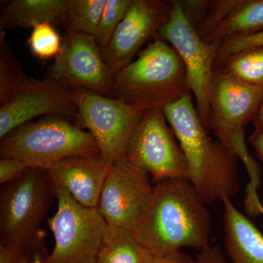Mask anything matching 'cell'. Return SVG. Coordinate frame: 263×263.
<instances>
[{"label": "cell", "mask_w": 263, "mask_h": 263, "mask_svg": "<svg viewBox=\"0 0 263 263\" xmlns=\"http://www.w3.org/2000/svg\"><path fill=\"white\" fill-rule=\"evenodd\" d=\"M212 218L207 204L188 179L157 183L146 210L132 230L155 257L184 247L207 248Z\"/></svg>", "instance_id": "obj_1"}, {"label": "cell", "mask_w": 263, "mask_h": 263, "mask_svg": "<svg viewBox=\"0 0 263 263\" xmlns=\"http://www.w3.org/2000/svg\"><path fill=\"white\" fill-rule=\"evenodd\" d=\"M26 44L34 57L45 61L55 59L60 54L63 38L57 32L54 25L44 23L32 28Z\"/></svg>", "instance_id": "obj_23"}, {"label": "cell", "mask_w": 263, "mask_h": 263, "mask_svg": "<svg viewBox=\"0 0 263 263\" xmlns=\"http://www.w3.org/2000/svg\"><path fill=\"white\" fill-rule=\"evenodd\" d=\"M252 146L256 151L257 157L263 162V129L254 128V130L249 138Z\"/></svg>", "instance_id": "obj_32"}, {"label": "cell", "mask_w": 263, "mask_h": 263, "mask_svg": "<svg viewBox=\"0 0 263 263\" xmlns=\"http://www.w3.org/2000/svg\"><path fill=\"white\" fill-rule=\"evenodd\" d=\"M106 0H68L65 24L67 32L95 37Z\"/></svg>", "instance_id": "obj_22"}, {"label": "cell", "mask_w": 263, "mask_h": 263, "mask_svg": "<svg viewBox=\"0 0 263 263\" xmlns=\"http://www.w3.org/2000/svg\"><path fill=\"white\" fill-rule=\"evenodd\" d=\"M215 67H220L242 82L263 89V46L235 53Z\"/></svg>", "instance_id": "obj_21"}, {"label": "cell", "mask_w": 263, "mask_h": 263, "mask_svg": "<svg viewBox=\"0 0 263 263\" xmlns=\"http://www.w3.org/2000/svg\"><path fill=\"white\" fill-rule=\"evenodd\" d=\"M190 91L186 71L171 45L155 38L114 75L113 98L143 109H161Z\"/></svg>", "instance_id": "obj_4"}, {"label": "cell", "mask_w": 263, "mask_h": 263, "mask_svg": "<svg viewBox=\"0 0 263 263\" xmlns=\"http://www.w3.org/2000/svg\"><path fill=\"white\" fill-rule=\"evenodd\" d=\"M148 176L125 157L110 164L97 209L108 226L136 227L153 194Z\"/></svg>", "instance_id": "obj_11"}, {"label": "cell", "mask_w": 263, "mask_h": 263, "mask_svg": "<svg viewBox=\"0 0 263 263\" xmlns=\"http://www.w3.org/2000/svg\"><path fill=\"white\" fill-rule=\"evenodd\" d=\"M252 122H253L254 128L263 129V97Z\"/></svg>", "instance_id": "obj_33"}, {"label": "cell", "mask_w": 263, "mask_h": 263, "mask_svg": "<svg viewBox=\"0 0 263 263\" xmlns=\"http://www.w3.org/2000/svg\"><path fill=\"white\" fill-rule=\"evenodd\" d=\"M224 246L232 263H263V235L231 198L224 197Z\"/></svg>", "instance_id": "obj_16"}, {"label": "cell", "mask_w": 263, "mask_h": 263, "mask_svg": "<svg viewBox=\"0 0 263 263\" xmlns=\"http://www.w3.org/2000/svg\"><path fill=\"white\" fill-rule=\"evenodd\" d=\"M196 263H228L221 249L218 247H211L202 249L197 256Z\"/></svg>", "instance_id": "obj_29"}, {"label": "cell", "mask_w": 263, "mask_h": 263, "mask_svg": "<svg viewBox=\"0 0 263 263\" xmlns=\"http://www.w3.org/2000/svg\"><path fill=\"white\" fill-rule=\"evenodd\" d=\"M169 126L163 110H145L126 150L125 158L151 175L157 183L188 179L186 157Z\"/></svg>", "instance_id": "obj_10"}, {"label": "cell", "mask_w": 263, "mask_h": 263, "mask_svg": "<svg viewBox=\"0 0 263 263\" xmlns=\"http://www.w3.org/2000/svg\"><path fill=\"white\" fill-rule=\"evenodd\" d=\"M54 184L48 171L29 167L16 181L3 185L0 193L1 245L32 247L43 240L40 227L53 197Z\"/></svg>", "instance_id": "obj_6"}, {"label": "cell", "mask_w": 263, "mask_h": 263, "mask_svg": "<svg viewBox=\"0 0 263 263\" xmlns=\"http://www.w3.org/2000/svg\"><path fill=\"white\" fill-rule=\"evenodd\" d=\"M26 75L6 40L0 31V105L10 101L19 90L33 80Z\"/></svg>", "instance_id": "obj_20"}, {"label": "cell", "mask_w": 263, "mask_h": 263, "mask_svg": "<svg viewBox=\"0 0 263 263\" xmlns=\"http://www.w3.org/2000/svg\"><path fill=\"white\" fill-rule=\"evenodd\" d=\"M156 38L171 45L182 60L189 88L196 100L197 114L209 131L211 84L221 43H207L202 39L185 15L179 1L171 2L169 20L161 27Z\"/></svg>", "instance_id": "obj_8"}, {"label": "cell", "mask_w": 263, "mask_h": 263, "mask_svg": "<svg viewBox=\"0 0 263 263\" xmlns=\"http://www.w3.org/2000/svg\"><path fill=\"white\" fill-rule=\"evenodd\" d=\"M263 46V30L249 35L228 38L221 43L216 55L215 66L224 59L249 48Z\"/></svg>", "instance_id": "obj_26"}, {"label": "cell", "mask_w": 263, "mask_h": 263, "mask_svg": "<svg viewBox=\"0 0 263 263\" xmlns=\"http://www.w3.org/2000/svg\"><path fill=\"white\" fill-rule=\"evenodd\" d=\"M77 125L95 138L100 156L109 164L125 157L128 143L144 110L120 99L74 89Z\"/></svg>", "instance_id": "obj_9"}, {"label": "cell", "mask_w": 263, "mask_h": 263, "mask_svg": "<svg viewBox=\"0 0 263 263\" xmlns=\"http://www.w3.org/2000/svg\"><path fill=\"white\" fill-rule=\"evenodd\" d=\"M29 247L15 245H0V263H24Z\"/></svg>", "instance_id": "obj_28"}, {"label": "cell", "mask_w": 263, "mask_h": 263, "mask_svg": "<svg viewBox=\"0 0 263 263\" xmlns=\"http://www.w3.org/2000/svg\"><path fill=\"white\" fill-rule=\"evenodd\" d=\"M74 89L52 79H34L10 101L0 105V138L37 118H77Z\"/></svg>", "instance_id": "obj_13"}, {"label": "cell", "mask_w": 263, "mask_h": 263, "mask_svg": "<svg viewBox=\"0 0 263 263\" xmlns=\"http://www.w3.org/2000/svg\"><path fill=\"white\" fill-rule=\"evenodd\" d=\"M152 263H196V261L179 250L163 257H155Z\"/></svg>", "instance_id": "obj_30"}, {"label": "cell", "mask_w": 263, "mask_h": 263, "mask_svg": "<svg viewBox=\"0 0 263 263\" xmlns=\"http://www.w3.org/2000/svg\"><path fill=\"white\" fill-rule=\"evenodd\" d=\"M132 0H106L98 32L95 36L99 48L104 51L127 13Z\"/></svg>", "instance_id": "obj_24"}, {"label": "cell", "mask_w": 263, "mask_h": 263, "mask_svg": "<svg viewBox=\"0 0 263 263\" xmlns=\"http://www.w3.org/2000/svg\"><path fill=\"white\" fill-rule=\"evenodd\" d=\"M47 256L45 250L43 241L33 247H29L28 253L24 263H43L45 257Z\"/></svg>", "instance_id": "obj_31"}, {"label": "cell", "mask_w": 263, "mask_h": 263, "mask_svg": "<svg viewBox=\"0 0 263 263\" xmlns=\"http://www.w3.org/2000/svg\"><path fill=\"white\" fill-rule=\"evenodd\" d=\"M262 30L263 0H240L216 28L202 39L207 43H221L230 37Z\"/></svg>", "instance_id": "obj_18"}, {"label": "cell", "mask_w": 263, "mask_h": 263, "mask_svg": "<svg viewBox=\"0 0 263 263\" xmlns=\"http://www.w3.org/2000/svg\"><path fill=\"white\" fill-rule=\"evenodd\" d=\"M68 0H13L1 13L0 31L34 28L39 24L65 23Z\"/></svg>", "instance_id": "obj_17"}, {"label": "cell", "mask_w": 263, "mask_h": 263, "mask_svg": "<svg viewBox=\"0 0 263 263\" xmlns=\"http://www.w3.org/2000/svg\"><path fill=\"white\" fill-rule=\"evenodd\" d=\"M262 97L263 89L242 82L220 67H214L210 89L209 131L243 162L248 171L245 207L250 216L258 214L257 190L261 182V169L246 145L245 128L253 120Z\"/></svg>", "instance_id": "obj_3"}, {"label": "cell", "mask_w": 263, "mask_h": 263, "mask_svg": "<svg viewBox=\"0 0 263 263\" xmlns=\"http://www.w3.org/2000/svg\"><path fill=\"white\" fill-rule=\"evenodd\" d=\"M100 155L91 133L67 118L50 116L23 124L1 139L0 157L46 170L67 157Z\"/></svg>", "instance_id": "obj_5"}, {"label": "cell", "mask_w": 263, "mask_h": 263, "mask_svg": "<svg viewBox=\"0 0 263 263\" xmlns=\"http://www.w3.org/2000/svg\"><path fill=\"white\" fill-rule=\"evenodd\" d=\"M29 168L25 162L13 158H1L0 160V184L2 186L16 181Z\"/></svg>", "instance_id": "obj_27"}, {"label": "cell", "mask_w": 263, "mask_h": 263, "mask_svg": "<svg viewBox=\"0 0 263 263\" xmlns=\"http://www.w3.org/2000/svg\"><path fill=\"white\" fill-rule=\"evenodd\" d=\"M114 77L95 37L67 32L61 51L54 59L47 78L72 89L113 98Z\"/></svg>", "instance_id": "obj_12"}, {"label": "cell", "mask_w": 263, "mask_h": 263, "mask_svg": "<svg viewBox=\"0 0 263 263\" xmlns=\"http://www.w3.org/2000/svg\"><path fill=\"white\" fill-rule=\"evenodd\" d=\"M240 0H223V1L209 2L206 11L200 23L195 29L197 34L202 38L205 37L216 28L221 21L233 8H235Z\"/></svg>", "instance_id": "obj_25"}, {"label": "cell", "mask_w": 263, "mask_h": 263, "mask_svg": "<svg viewBox=\"0 0 263 263\" xmlns=\"http://www.w3.org/2000/svg\"><path fill=\"white\" fill-rule=\"evenodd\" d=\"M57 210L48 219L54 247L43 263H96L107 223L98 209L81 205L55 186Z\"/></svg>", "instance_id": "obj_7"}, {"label": "cell", "mask_w": 263, "mask_h": 263, "mask_svg": "<svg viewBox=\"0 0 263 263\" xmlns=\"http://www.w3.org/2000/svg\"><path fill=\"white\" fill-rule=\"evenodd\" d=\"M110 164L100 155L76 156L57 162L47 171L55 186L65 189L81 205L98 209Z\"/></svg>", "instance_id": "obj_15"}, {"label": "cell", "mask_w": 263, "mask_h": 263, "mask_svg": "<svg viewBox=\"0 0 263 263\" xmlns=\"http://www.w3.org/2000/svg\"><path fill=\"white\" fill-rule=\"evenodd\" d=\"M257 212H258L259 215L263 216V205L262 204V202H260V200L257 202Z\"/></svg>", "instance_id": "obj_34"}, {"label": "cell", "mask_w": 263, "mask_h": 263, "mask_svg": "<svg viewBox=\"0 0 263 263\" xmlns=\"http://www.w3.org/2000/svg\"><path fill=\"white\" fill-rule=\"evenodd\" d=\"M188 166V180L207 205L240 190L238 157L220 141H212L189 91L163 109Z\"/></svg>", "instance_id": "obj_2"}, {"label": "cell", "mask_w": 263, "mask_h": 263, "mask_svg": "<svg viewBox=\"0 0 263 263\" xmlns=\"http://www.w3.org/2000/svg\"><path fill=\"white\" fill-rule=\"evenodd\" d=\"M155 258L131 230L107 224L96 263H152Z\"/></svg>", "instance_id": "obj_19"}, {"label": "cell", "mask_w": 263, "mask_h": 263, "mask_svg": "<svg viewBox=\"0 0 263 263\" xmlns=\"http://www.w3.org/2000/svg\"><path fill=\"white\" fill-rule=\"evenodd\" d=\"M171 10V2L132 0L108 46L102 51L114 75L130 63L152 37H157L161 27L169 20Z\"/></svg>", "instance_id": "obj_14"}]
</instances>
